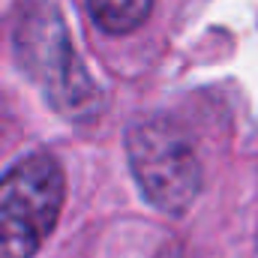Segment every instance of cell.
Here are the masks:
<instances>
[{"mask_svg": "<svg viewBox=\"0 0 258 258\" xmlns=\"http://www.w3.org/2000/svg\"><path fill=\"white\" fill-rule=\"evenodd\" d=\"M87 9L105 33L120 36V33H132L147 21L153 0H87Z\"/></svg>", "mask_w": 258, "mask_h": 258, "instance_id": "cell-4", "label": "cell"}, {"mask_svg": "<svg viewBox=\"0 0 258 258\" xmlns=\"http://www.w3.org/2000/svg\"><path fill=\"white\" fill-rule=\"evenodd\" d=\"M129 168L144 198L168 213L180 216L192 207L201 189V165L192 144L165 120H144L126 132Z\"/></svg>", "mask_w": 258, "mask_h": 258, "instance_id": "cell-3", "label": "cell"}, {"mask_svg": "<svg viewBox=\"0 0 258 258\" xmlns=\"http://www.w3.org/2000/svg\"><path fill=\"white\" fill-rule=\"evenodd\" d=\"M63 168L48 153L21 156L0 177V258H33L63 207Z\"/></svg>", "mask_w": 258, "mask_h": 258, "instance_id": "cell-2", "label": "cell"}, {"mask_svg": "<svg viewBox=\"0 0 258 258\" xmlns=\"http://www.w3.org/2000/svg\"><path fill=\"white\" fill-rule=\"evenodd\" d=\"M15 57L63 117L90 120L102 108L99 87L78 60L63 15L51 3H36L24 12L15 30Z\"/></svg>", "mask_w": 258, "mask_h": 258, "instance_id": "cell-1", "label": "cell"}]
</instances>
